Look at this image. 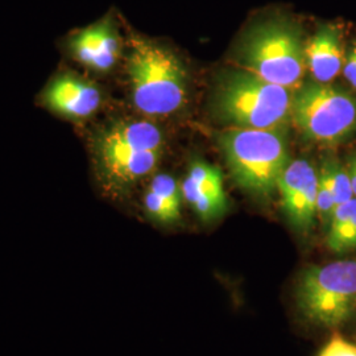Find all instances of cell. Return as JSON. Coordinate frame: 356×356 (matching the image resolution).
Listing matches in <instances>:
<instances>
[{
  "instance_id": "obj_14",
  "label": "cell",
  "mask_w": 356,
  "mask_h": 356,
  "mask_svg": "<svg viewBox=\"0 0 356 356\" xmlns=\"http://www.w3.org/2000/svg\"><path fill=\"white\" fill-rule=\"evenodd\" d=\"M319 173L329 184L337 207L355 198L347 168L341 163L334 159H325L319 169Z\"/></svg>"
},
{
  "instance_id": "obj_12",
  "label": "cell",
  "mask_w": 356,
  "mask_h": 356,
  "mask_svg": "<svg viewBox=\"0 0 356 356\" xmlns=\"http://www.w3.org/2000/svg\"><path fill=\"white\" fill-rule=\"evenodd\" d=\"M305 54L307 69L314 81L330 83L343 70L346 60L339 26L321 24L306 42Z\"/></svg>"
},
{
  "instance_id": "obj_18",
  "label": "cell",
  "mask_w": 356,
  "mask_h": 356,
  "mask_svg": "<svg viewBox=\"0 0 356 356\" xmlns=\"http://www.w3.org/2000/svg\"><path fill=\"white\" fill-rule=\"evenodd\" d=\"M346 168H347L348 176H350V179H351V186H353V191H354V197L356 198V152L348 157V161H347V166Z\"/></svg>"
},
{
  "instance_id": "obj_2",
  "label": "cell",
  "mask_w": 356,
  "mask_h": 356,
  "mask_svg": "<svg viewBox=\"0 0 356 356\" xmlns=\"http://www.w3.org/2000/svg\"><path fill=\"white\" fill-rule=\"evenodd\" d=\"M305 47L301 26L292 17L269 15L245 29L238 58L254 76L294 91L307 67Z\"/></svg>"
},
{
  "instance_id": "obj_3",
  "label": "cell",
  "mask_w": 356,
  "mask_h": 356,
  "mask_svg": "<svg viewBox=\"0 0 356 356\" xmlns=\"http://www.w3.org/2000/svg\"><path fill=\"white\" fill-rule=\"evenodd\" d=\"M293 91L248 70H231L218 79L213 108L231 128L285 131L291 122Z\"/></svg>"
},
{
  "instance_id": "obj_1",
  "label": "cell",
  "mask_w": 356,
  "mask_h": 356,
  "mask_svg": "<svg viewBox=\"0 0 356 356\" xmlns=\"http://www.w3.org/2000/svg\"><path fill=\"white\" fill-rule=\"evenodd\" d=\"M163 149V132L149 122L124 120L104 128L94 141L95 168L104 191L122 194L149 176Z\"/></svg>"
},
{
  "instance_id": "obj_9",
  "label": "cell",
  "mask_w": 356,
  "mask_h": 356,
  "mask_svg": "<svg viewBox=\"0 0 356 356\" xmlns=\"http://www.w3.org/2000/svg\"><path fill=\"white\" fill-rule=\"evenodd\" d=\"M67 49L78 63L94 72H108L120 57V36L113 16L107 15L94 24L74 32Z\"/></svg>"
},
{
  "instance_id": "obj_4",
  "label": "cell",
  "mask_w": 356,
  "mask_h": 356,
  "mask_svg": "<svg viewBox=\"0 0 356 356\" xmlns=\"http://www.w3.org/2000/svg\"><path fill=\"white\" fill-rule=\"evenodd\" d=\"M127 72L132 102L148 116L176 113L186 101V72L177 56L164 45L132 36Z\"/></svg>"
},
{
  "instance_id": "obj_5",
  "label": "cell",
  "mask_w": 356,
  "mask_h": 356,
  "mask_svg": "<svg viewBox=\"0 0 356 356\" xmlns=\"http://www.w3.org/2000/svg\"><path fill=\"white\" fill-rule=\"evenodd\" d=\"M285 131L229 128L219 145L231 176L248 194L268 200L277 191L284 169L289 164Z\"/></svg>"
},
{
  "instance_id": "obj_10",
  "label": "cell",
  "mask_w": 356,
  "mask_h": 356,
  "mask_svg": "<svg viewBox=\"0 0 356 356\" xmlns=\"http://www.w3.org/2000/svg\"><path fill=\"white\" fill-rule=\"evenodd\" d=\"M42 103L65 119L82 122L95 114L102 94L92 82L76 74H61L44 90Z\"/></svg>"
},
{
  "instance_id": "obj_15",
  "label": "cell",
  "mask_w": 356,
  "mask_h": 356,
  "mask_svg": "<svg viewBox=\"0 0 356 356\" xmlns=\"http://www.w3.org/2000/svg\"><path fill=\"white\" fill-rule=\"evenodd\" d=\"M144 210L149 219L160 225H173L181 219V204L168 200L149 188L144 194Z\"/></svg>"
},
{
  "instance_id": "obj_7",
  "label": "cell",
  "mask_w": 356,
  "mask_h": 356,
  "mask_svg": "<svg viewBox=\"0 0 356 356\" xmlns=\"http://www.w3.org/2000/svg\"><path fill=\"white\" fill-rule=\"evenodd\" d=\"M291 122L306 140L339 144L356 134V95L330 83L302 82L293 91Z\"/></svg>"
},
{
  "instance_id": "obj_17",
  "label": "cell",
  "mask_w": 356,
  "mask_h": 356,
  "mask_svg": "<svg viewBox=\"0 0 356 356\" xmlns=\"http://www.w3.org/2000/svg\"><path fill=\"white\" fill-rule=\"evenodd\" d=\"M343 73L350 85L356 89V42L344 60Z\"/></svg>"
},
{
  "instance_id": "obj_16",
  "label": "cell",
  "mask_w": 356,
  "mask_h": 356,
  "mask_svg": "<svg viewBox=\"0 0 356 356\" xmlns=\"http://www.w3.org/2000/svg\"><path fill=\"white\" fill-rule=\"evenodd\" d=\"M318 356H356V344L335 334L321 350Z\"/></svg>"
},
{
  "instance_id": "obj_8",
  "label": "cell",
  "mask_w": 356,
  "mask_h": 356,
  "mask_svg": "<svg viewBox=\"0 0 356 356\" xmlns=\"http://www.w3.org/2000/svg\"><path fill=\"white\" fill-rule=\"evenodd\" d=\"M318 173L306 160L289 163L281 175L277 191L289 225L298 234H309L317 216Z\"/></svg>"
},
{
  "instance_id": "obj_13",
  "label": "cell",
  "mask_w": 356,
  "mask_h": 356,
  "mask_svg": "<svg viewBox=\"0 0 356 356\" xmlns=\"http://www.w3.org/2000/svg\"><path fill=\"white\" fill-rule=\"evenodd\" d=\"M326 231V245L332 254H346L356 251V198L335 209Z\"/></svg>"
},
{
  "instance_id": "obj_11",
  "label": "cell",
  "mask_w": 356,
  "mask_h": 356,
  "mask_svg": "<svg viewBox=\"0 0 356 356\" xmlns=\"http://www.w3.org/2000/svg\"><path fill=\"white\" fill-rule=\"evenodd\" d=\"M182 197L204 222H213L227 211L222 172L204 161H194L184 179Z\"/></svg>"
},
{
  "instance_id": "obj_6",
  "label": "cell",
  "mask_w": 356,
  "mask_h": 356,
  "mask_svg": "<svg viewBox=\"0 0 356 356\" xmlns=\"http://www.w3.org/2000/svg\"><path fill=\"white\" fill-rule=\"evenodd\" d=\"M296 302L306 322L337 330L356 319V259L305 268L297 282Z\"/></svg>"
}]
</instances>
